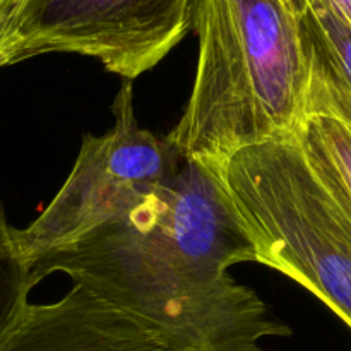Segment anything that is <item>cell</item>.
Wrapping results in <instances>:
<instances>
[{"label":"cell","instance_id":"obj_11","mask_svg":"<svg viewBox=\"0 0 351 351\" xmlns=\"http://www.w3.org/2000/svg\"><path fill=\"white\" fill-rule=\"evenodd\" d=\"M351 27V0H319Z\"/></svg>","mask_w":351,"mask_h":351},{"label":"cell","instance_id":"obj_9","mask_svg":"<svg viewBox=\"0 0 351 351\" xmlns=\"http://www.w3.org/2000/svg\"><path fill=\"white\" fill-rule=\"evenodd\" d=\"M34 283L14 243V228L0 202V341L16 326L27 307Z\"/></svg>","mask_w":351,"mask_h":351},{"label":"cell","instance_id":"obj_3","mask_svg":"<svg viewBox=\"0 0 351 351\" xmlns=\"http://www.w3.org/2000/svg\"><path fill=\"white\" fill-rule=\"evenodd\" d=\"M256 252L351 328V206L319 178L297 137L247 147L215 167Z\"/></svg>","mask_w":351,"mask_h":351},{"label":"cell","instance_id":"obj_2","mask_svg":"<svg viewBox=\"0 0 351 351\" xmlns=\"http://www.w3.org/2000/svg\"><path fill=\"white\" fill-rule=\"evenodd\" d=\"M194 86L167 139L219 167L247 147L298 136L307 119L300 16L285 0H194Z\"/></svg>","mask_w":351,"mask_h":351},{"label":"cell","instance_id":"obj_5","mask_svg":"<svg viewBox=\"0 0 351 351\" xmlns=\"http://www.w3.org/2000/svg\"><path fill=\"white\" fill-rule=\"evenodd\" d=\"M192 10L194 0H19L3 62L77 53L134 81L184 40Z\"/></svg>","mask_w":351,"mask_h":351},{"label":"cell","instance_id":"obj_8","mask_svg":"<svg viewBox=\"0 0 351 351\" xmlns=\"http://www.w3.org/2000/svg\"><path fill=\"white\" fill-rule=\"evenodd\" d=\"M308 163L351 206V129L329 117H307L297 136Z\"/></svg>","mask_w":351,"mask_h":351},{"label":"cell","instance_id":"obj_4","mask_svg":"<svg viewBox=\"0 0 351 351\" xmlns=\"http://www.w3.org/2000/svg\"><path fill=\"white\" fill-rule=\"evenodd\" d=\"M112 113V129L82 137L71 173L45 211L26 228H14L17 254L29 271L45 257L122 218L180 168L182 158L170 141L137 123L132 81L120 86Z\"/></svg>","mask_w":351,"mask_h":351},{"label":"cell","instance_id":"obj_12","mask_svg":"<svg viewBox=\"0 0 351 351\" xmlns=\"http://www.w3.org/2000/svg\"><path fill=\"white\" fill-rule=\"evenodd\" d=\"M285 2L290 3V5L293 7V9H297V0H285ZM297 12H298V9H297Z\"/></svg>","mask_w":351,"mask_h":351},{"label":"cell","instance_id":"obj_10","mask_svg":"<svg viewBox=\"0 0 351 351\" xmlns=\"http://www.w3.org/2000/svg\"><path fill=\"white\" fill-rule=\"evenodd\" d=\"M17 2L19 0H5L0 5V69L5 67V64H3V43H5L7 34H9L10 23H12V16Z\"/></svg>","mask_w":351,"mask_h":351},{"label":"cell","instance_id":"obj_7","mask_svg":"<svg viewBox=\"0 0 351 351\" xmlns=\"http://www.w3.org/2000/svg\"><path fill=\"white\" fill-rule=\"evenodd\" d=\"M307 64V117L351 129V27L319 0H297Z\"/></svg>","mask_w":351,"mask_h":351},{"label":"cell","instance_id":"obj_6","mask_svg":"<svg viewBox=\"0 0 351 351\" xmlns=\"http://www.w3.org/2000/svg\"><path fill=\"white\" fill-rule=\"evenodd\" d=\"M0 351H202L72 285L57 302L27 304Z\"/></svg>","mask_w":351,"mask_h":351},{"label":"cell","instance_id":"obj_1","mask_svg":"<svg viewBox=\"0 0 351 351\" xmlns=\"http://www.w3.org/2000/svg\"><path fill=\"white\" fill-rule=\"evenodd\" d=\"M256 263L215 167L180 168L127 215L31 267L36 287L51 273L202 351H264L288 336L228 269Z\"/></svg>","mask_w":351,"mask_h":351},{"label":"cell","instance_id":"obj_13","mask_svg":"<svg viewBox=\"0 0 351 351\" xmlns=\"http://www.w3.org/2000/svg\"><path fill=\"white\" fill-rule=\"evenodd\" d=\"M3 2H5V0H0V5H2V3H3Z\"/></svg>","mask_w":351,"mask_h":351}]
</instances>
